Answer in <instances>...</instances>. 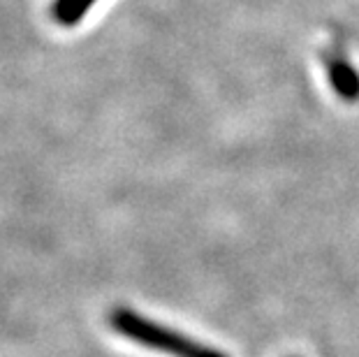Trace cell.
Returning a JSON list of instances; mask_svg holds the SVG:
<instances>
[{"label":"cell","instance_id":"obj_2","mask_svg":"<svg viewBox=\"0 0 359 357\" xmlns=\"http://www.w3.org/2000/svg\"><path fill=\"white\" fill-rule=\"evenodd\" d=\"M323 63L330 83L341 100L359 102V72L348 63L346 54L341 49H327L323 54Z\"/></svg>","mask_w":359,"mask_h":357},{"label":"cell","instance_id":"obj_1","mask_svg":"<svg viewBox=\"0 0 359 357\" xmlns=\"http://www.w3.org/2000/svg\"><path fill=\"white\" fill-rule=\"evenodd\" d=\"M109 323L114 332L121 337L130 339L137 346H144L149 351L165 353L172 357H227L223 351L200 344V341L190 339L188 334H181L177 330H170L165 325L154 323L147 316L135 314L133 309H114L109 316Z\"/></svg>","mask_w":359,"mask_h":357},{"label":"cell","instance_id":"obj_3","mask_svg":"<svg viewBox=\"0 0 359 357\" xmlns=\"http://www.w3.org/2000/svg\"><path fill=\"white\" fill-rule=\"evenodd\" d=\"M97 0H53L51 14L60 26H77Z\"/></svg>","mask_w":359,"mask_h":357}]
</instances>
